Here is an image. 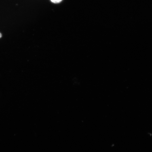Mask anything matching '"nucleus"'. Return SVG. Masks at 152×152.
Instances as JSON below:
<instances>
[{"label":"nucleus","mask_w":152,"mask_h":152,"mask_svg":"<svg viewBox=\"0 0 152 152\" xmlns=\"http://www.w3.org/2000/svg\"><path fill=\"white\" fill-rule=\"evenodd\" d=\"M2 37L1 34V33H0V38H1Z\"/></svg>","instance_id":"2"},{"label":"nucleus","mask_w":152,"mask_h":152,"mask_svg":"<svg viewBox=\"0 0 152 152\" xmlns=\"http://www.w3.org/2000/svg\"><path fill=\"white\" fill-rule=\"evenodd\" d=\"M52 2L54 3H59L62 1V0H50Z\"/></svg>","instance_id":"1"}]
</instances>
